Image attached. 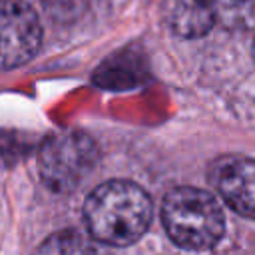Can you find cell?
Masks as SVG:
<instances>
[{
    "mask_svg": "<svg viewBox=\"0 0 255 255\" xmlns=\"http://www.w3.org/2000/svg\"><path fill=\"white\" fill-rule=\"evenodd\" d=\"M88 233L106 245L137 241L151 221V199L135 183L112 179L98 185L84 205Z\"/></svg>",
    "mask_w": 255,
    "mask_h": 255,
    "instance_id": "cell-1",
    "label": "cell"
},
{
    "mask_svg": "<svg viewBox=\"0 0 255 255\" xmlns=\"http://www.w3.org/2000/svg\"><path fill=\"white\" fill-rule=\"evenodd\" d=\"M161 221L175 245L193 251L213 247L225 229L219 203L197 187L171 189L161 205Z\"/></svg>",
    "mask_w": 255,
    "mask_h": 255,
    "instance_id": "cell-2",
    "label": "cell"
},
{
    "mask_svg": "<svg viewBox=\"0 0 255 255\" xmlns=\"http://www.w3.org/2000/svg\"><path fill=\"white\" fill-rule=\"evenodd\" d=\"M98 155V145L86 131H54L42 141L38 151L40 177L52 191H72L94 169Z\"/></svg>",
    "mask_w": 255,
    "mask_h": 255,
    "instance_id": "cell-3",
    "label": "cell"
},
{
    "mask_svg": "<svg viewBox=\"0 0 255 255\" xmlns=\"http://www.w3.org/2000/svg\"><path fill=\"white\" fill-rule=\"evenodd\" d=\"M42 42L36 10L26 0H0V70L30 62Z\"/></svg>",
    "mask_w": 255,
    "mask_h": 255,
    "instance_id": "cell-4",
    "label": "cell"
},
{
    "mask_svg": "<svg viewBox=\"0 0 255 255\" xmlns=\"http://www.w3.org/2000/svg\"><path fill=\"white\" fill-rule=\"evenodd\" d=\"M211 181L235 213L255 219V159L243 155L221 157L213 165Z\"/></svg>",
    "mask_w": 255,
    "mask_h": 255,
    "instance_id": "cell-5",
    "label": "cell"
},
{
    "mask_svg": "<svg viewBox=\"0 0 255 255\" xmlns=\"http://www.w3.org/2000/svg\"><path fill=\"white\" fill-rule=\"evenodd\" d=\"M215 4L211 0H167V26L183 38H199L215 22Z\"/></svg>",
    "mask_w": 255,
    "mask_h": 255,
    "instance_id": "cell-6",
    "label": "cell"
},
{
    "mask_svg": "<svg viewBox=\"0 0 255 255\" xmlns=\"http://www.w3.org/2000/svg\"><path fill=\"white\" fill-rule=\"evenodd\" d=\"M34 255H100L94 243L78 231H58L44 239Z\"/></svg>",
    "mask_w": 255,
    "mask_h": 255,
    "instance_id": "cell-7",
    "label": "cell"
},
{
    "mask_svg": "<svg viewBox=\"0 0 255 255\" xmlns=\"http://www.w3.org/2000/svg\"><path fill=\"white\" fill-rule=\"evenodd\" d=\"M215 12L227 24H253L255 22V0H217Z\"/></svg>",
    "mask_w": 255,
    "mask_h": 255,
    "instance_id": "cell-8",
    "label": "cell"
},
{
    "mask_svg": "<svg viewBox=\"0 0 255 255\" xmlns=\"http://www.w3.org/2000/svg\"><path fill=\"white\" fill-rule=\"evenodd\" d=\"M44 10L58 22H72L80 18L86 8L88 0H40Z\"/></svg>",
    "mask_w": 255,
    "mask_h": 255,
    "instance_id": "cell-9",
    "label": "cell"
},
{
    "mask_svg": "<svg viewBox=\"0 0 255 255\" xmlns=\"http://www.w3.org/2000/svg\"><path fill=\"white\" fill-rule=\"evenodd\" d=\"M253 58H255V44H253Z\"/></svg>",
    "mask_w": 255,
    "mask_h": 255,
    "instance_id": "cell-10",
    "label": "cell"
}]
</instances>
